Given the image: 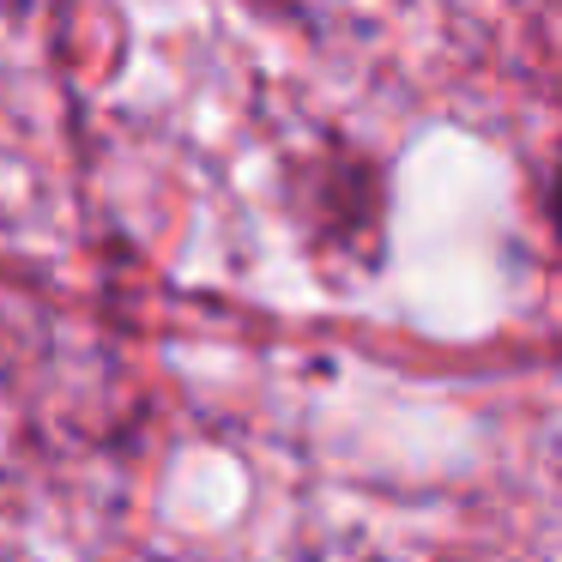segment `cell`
<instances>
[{"label": "cell", "mask_w": 562, "mask_h": 562, "mask_svg": "<svg viewBox=\"0 0 562 562\" xmlns=\"http://www.w3.org/2000/svg\"><path fill=\"white\" fill-rule=\"evenodd\" d=\"M550 200H557V224H562V170H557V194H550Z\"/></svg>", "instance_id": "6da1fadb"}]
</instances>
